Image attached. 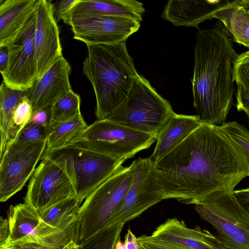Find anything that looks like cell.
<instances>
[{
	"label": "cell",
	"instance_id": "1",
	"mask_svg": "<svg viewBox=\"0 0 249 249\" xmlns=\"http://www.w3.org/2000/svg\"><path fill=\"white\" fill-rule=\"evenodd\" d=\"M164 199L196 204L215 192L234 191L248 168L219 125L202 123L184 141L153 163Z\"/></svg>",
	"mask_w": 249,
	"mask_h": 249
},
{
	"label": "cell",
	"instance_id": "2",
	"mask_svg": "<svg viewBox=\"0 0 249 249\" xmlns=\"http://www.w3.org/2000/svg\"><path fill=\"white\" fill-rule=\"evenodd\" d=\"M194 46L193 104L202 123L221 125L233 105L236 54L227 29H199Z\"/></svg>",
	"mask_w": 249,
	"mask_h": 249
},
{
	"label": "cell",
	"instance_id": "3",
	"mask_svg": "<svg viewBox=\"0 0 249 249\" xmlns=\"http://www.w3.org/2000/svg\"><path fill=\"white\" fill-rule=\"evenodd\" d=\"M87 48L83 71L95 92L96 117L103 120L125 100L140 74L125 42L88 45Z\"/></svg>",
	"mask_w": 249,
	"mask_h": 249
},
{
	"label": "cell",
	"instance_id": "4",
	"mask_svg": "<svg viewBox=\"0 0 249 249\" xmlns=\"http://www.w3.org/2000/svg\"><path fill=\"white\" fill-rule=\"evenodd\" d=\"M132 175L130 166L121 165L86 197L74 225L75 243L80 245L107 227L126 195Z\"/></svg>",
	"mask_w": 249,
	"mask_h": 249
},
{
	"label": "cell",
	"instance_id": "5",
	"mask_svg": "<svg viewBox=\"0 0 249 249\" xmlns=\"http://www.w3.org/2000/svg\"><path fill=\"white\" fill-rule=\"evenodd\" d=\"M174 113L170 103L140 75L125 100L106 119L151 134L156 139Z\"/></svg>",
	"mask_w": 249,
	"mask_h": 249
},
{
	"label": "cell",
	"instance_id": "6",
	"mask_svg": "<svg viewBox=\"0 0 249 249\" xmlns=\"http://www.w3.org/2000/svg\"><path fill=\"white\" fill-rule=\"evenodd\" d=\"M201 218L216 231L220 249H249V214L233 191H218L195 204Z\"/></svg>",
	"mask_w": 249,
	"mask_h": 249
},
{
	"label": "cell",
	"instance_id": "7",
	"mask_svg": "<svg viewBox=\"0 0 249 249\" xmlns=\"http://www.w3.org/2000/svg\"><path fill=\"white\" fill-rule=\"evenodd\" d=\"M43 159L52 160L66 173L80 204L124 162L72 145L55 150L46 148Z\"/></svg>",
	"mask_w": 249,
	"mask_h": 249
},
{
	"label": "cell",
	"instance_id": "8",
	"mask_svg": "<svg viewBox=\"0 0 249 249\" xmlns=\"http://www.w3.org/2000/svg\"><path fill=\"white\" fill-rule=\"evenodd\" d=\"M156 140V137L151 134L105 119L97 120L88 125L68 145L124 162L139 151L150 147Z\"/></svg>",
	"mask_w": 249,
	"mask_h": 249
},
{
	"label": "cell",
	"instance_id": "9",
	"mask_svg": "<svg viewBox=\"0 0 249 249\" xmlns=\"http://www.w3.org/2000/svg\"><path fill=\"white\" fill-rule=\"evenodd\" d=\"M130 166L133 173L130 186L107 227L125 223L164 199V192L158 181L150 157L139 158Z\"/></svg>",
	"mask_w": 249,
	"mask_h": 249
},
{
	"label": "cell",
	"instance_id": "10",
	"mask_svg": "<svg viewBox=\"0 0 249 249\" xmlns=\"http://www.w3.org/2000/svg\"><path fill=\"white\" fill-rule=\"evenodd\" d=\"M47 147V141L13 142L0 157V201L19 191L32 176Z\"/></svg>",
	"mask_w": 249,
	"mask_h": 249
},
{
	"label": "cell",
	"instance_id": "11",
	"mask_svg": "<svg viewBox=\"0 0 249 249\" xmlns=\"http://www.w3.org/2000/svg\"><path fill=\"white\" fill-rule=\"evenodd\" d=\"M36 23V10L17 37L6 46L8 61L6 69L1 74L2 82L11 89L27 90L37 80L34 40Z\"/></svg>",
	"mask_w": 249,
	"mask_h": 249
},
{
	"label": "cell",
	"instance_id": "12",
	"mask_svg": "<svg viewBox=\"0 0 249 249\" xmlns=\"http://www.w3.org/2000/svg\"><path fill=\"white\" fill-rule=\"evenodd\" d=\"M29 182L25 203L36 212L76 196L70 178L56 164L41 159Z\"/></svg>",
	"mask_w": 249,
	"mask_h": 249
},
{
	"label": "cell",
	"instance_id": "13",
	"mask_svg": "<svg viewBox=\"0 0 249 249\" xmlns=\"http://www.w3.org/2000/svg\"><path fill=\"white\" fill-rule=\"evenodd\" d=\"M10 236L6 245L34 242L61 249L73 235L45 223L37 212L26 204L11 205L7 212Z\"/></svg>",
	"mask_w": 249,
	"mask_h": 249
},
{
	"label": "cell",
	"instance_id": "14",
	"mask_svg": "<svg viewBox=\"0 0 249 249\" xmlns=\"http://www.w3.org/2000/svg\"><path fill=\"white\" fill-rule=\"evenodd\" d=\"M73 38L87 46L113 45L125 42L140 27L141 22L132 18L103 16L71 20Z\"/></svg>",
	"mask_w": 249,
	"mask_h": 249
},
{
	"label": "cell",
	"instance_id": "15",
	"mask_svg": "<svg viewBox=\"0 0 249 249\" xmlns=\"http://www.w3.org/2000/svg\"><path fill=\"white\" fill-rule=\"evenodd\" d=\"M34 40L37 79L63 56L59 29L51 0H37Z\"/></svg>",
	"mask_w": 249,
	"mask_h": 249
},
{
	"label": "cell",
	"instance_id": "16",
	"mask_svg": "<svg viewBox=\"0 0 249 249\" xmlns=\"http://www.w3.org/2000/svg\"><path fill=\"white\" fill-rule=\"evenodd\" d=\"M71 71V65L62 56L36 80L27 95L33 113L52 106L72 90L69 79Z\"/></svg>",
	"mask_w": 249,
	"mask_h": 249
},
{
	"label": "cell",
	"instance_id": "17",
	"mask_svg": "<svg viewBox=\"0 0 249 249\" xmlns=\"http://www.w3.org/2000/svg\"><path fill=\"white\" fill-rule=\"evenodd\" d=\"M151 236L186 249H220L215 235L199 226L189 228L183 221L176 218L168 219Z\"/></svg>",
	"mask_w": 249,
	"mask_h": 249
},
{
	"label": "cell",
	"instance_id": "18",
	"mask_svg": "<svg viewBox=\"0 0 249 249\" xmlns=\"http://www.w3.org/2000/svg\"><path fill=\"white\" fill-rule=\"evenodd\" d=\"M145 11L143 3L134 0H77L64 22L103 16L128 17L140 22Z\"/></svg>",
	"mask_w": 249,
	"mask_h": 249
},
{
	"label": "cell",
	"instance_id": "19",
	"mask_svg": "<svg viewBox=\"0 0 249 249\" xmlns=\"http://www.w3.org/2000/svg\"><path fill=\"white\" fill-rule=\"evenodd\" d=\"M225 0H169L164 6L161 18L176 26L197 27L207 19L213 18L214 12Z\"/></svg>",
	"mask_w": 249,
	"mask_h": 249
},
{
	"label": "cell",
	"instance_id": "20",
	"mask_svg": "<svg viewBox=\"0 0 249 249\" xmlns=\"http://www.w3.org/2000/svg\"><path fill=\"white\" fill-rule=\"evenodd\" d=\"M202 124L197 115L175 113L156 137V144L150 158L153 163L159 160L184 141Z\"/></svg>",
	"mask_w": 249,
	"mask_h": 249
},
{
	"label": "cell",
	"instance_id": "21",
	"mask_svg": "<svg viewBox=\"0 0 249 249\" xmlns=\"http://www.w3.org/2000/svg\"><path fill=\"white\" fill-rule=\"evenodd\" d=\"M38 0H0V47L6 46L21 32L35 12Z\"/></svg>",
	"mask_w": 249,
	"mask_h": 249
},
{
	"label": "cell",
	"instance_id": "22",
	"mask_svg": "<svg viewBox=\"0 0 249 249\" xmlns=\"http://www.w3.org/2000/svg\"><path fill=\"white\" fill-rule=\"evenodd\" d=\"M213 18L220 20L235 42L249 49V12L239 0H225Z\"/></svg>",
	"mask_w": 249,
	"mask_h": 249
},
{
	"label": "cell",
	"instance_id": "23",
	"mask_svg": "<svg viewBox=\"0 0 249 249\" xmlns=\"http://www.w3.org/2000/svg\"><path fill=\"white\" fill-rule=\"evenodd\" d=\"M80 204L74 196L37 213L47 224L72 235L73 238L74 225Z\"/></svg>",
	"mask_w": 249,
	"mask_h": 249
},
{
	"label": "cell",
	"instance_id": "24",
	"mask_svg": "<svg viewBox=\"0 0 249 249\" xmlns=\"http://www.w3.org/2000/svg\"><path fill=\"white\" fill-rule=\"evenodd\" d=\"M29 90V89H28ZM27 90L11 89L2 82L0 87V157L10 142L12 121L15 110Z\"/></svg>",
	"mask_w": 249,
	"mask_h": 249
},
{
	"label": "cell",
	"instance_id": "25",
	"mask_svg": "<svg viewBox=\"0 0 249 249\" xmlns=\"http://www.w3.org/2000/svg\"><path fill=\"white\" fill-rule=\"evenodd\" d=\"M88 126L81 113L67 121L52 122L46 148L55 150L66 146Z\"/></svg>",
	"mask_w": 249,
	"mask_h": 249
},
{
	"label": "cell",
	"instance_id": "26",
	"mask_svg": "<svg viewBox=\"0 0 249 249\" xmlns=\"http://www.w3.org/2000/svg\"><path fill=\"white\" fill-rule=\"evenodd\" d=\"M220 126L224 135L231 142L242 157L249 172V131L236 121L225 123Z\"/></svg>",
	"mask_w": 249,
	"mask_h": 249
},
{
	"label": "cell",
	"instance_id": "27",
	"mask_svg": "<svg viewBox=\"0 0 249 249\" xmlns=\"http://www.w3.org/2000/svg\"><path fill=\"white\" fill-rule=\"evenodd\" d=\"M80 96L72 90L52 106V122H65L81 114Z\"/></svg>",
	"mask_w": 249,
	"mask_h": 249
},
{
	"label": "cell",
	"instance_id": "28",
	"mask_svg": "<svg viewBox=\"0 0 249 249\" xmlns=\"http://www.w3.org/2000/svg\"><path fill=\"white\" fill-rule=\"evenodd\" d=\"M124 224L117 223L105 228L79 245V249H114Z\"/></svg>",
	"mask_w": 249,
	"mask_h": 249
},
{
	"label": "cell",
	"instance_id": "29",
	"mask_svg": "<svg viewBox=\"0 0 249 249\" xmlns=\"http://www.w3.org/2000/svg\"><path fill=\"white\" fill-rule=\"evenodd\" d=\"M234 79L236 93L249 96V49L235 54L233 62Z\"/></svg>",
	"mask_w": 249,
	"mask_h": 249
},
{
	"label": "cell",
	"instance_id": "30",
	"mask_svg": "<svg viewBox=\"0 0 249 249\" xmlns=\"http://www.w3.org/2000/svg\"><path fill=\"white\" fill-rule=\"evenodd\" d=\"M33 113L31 103L26 96L21 99L14 112L9 143L15 139L20 130L28 123Z\"/></svg>",
	"mask_w": 249,
	"mask_h": 249
},
{
	"label": "cell",
	"instance_id": "31",
	"mask_svg": "<svg viewBox=\"0 0 249 249\" xmlns=\"http://www.w3.org/2000/svg\"><path fill=\"white\" fill-rule=\"evenodd\" d=\"M49 132V129L45 127L28 123L20 130L13 142H38L46 141Z\"/></svg>",
	"mask_w": 249,
	"mask_h": 249
},
{
	"label": "cell",
	"instance_id": "32",
	"mask_svg": "<svg viewBox=\"0 0 249 249\" xmlns=\"http://www.w3.org/2000/svg\"><path fill=\"white\" fill-rule=\"evenodd\" d=\"M141 249H186L174 244L162 241L151 235H143L138 237Z\"/></svg>",
	"mask_w": 249,
	"mask_h": 249
},
{
	"label": "cell",
	"instance_id": "33",
	"mask_svg": "<svg viewBox=\"0 0 249 249\" xmlns=\"http://www.w3.org/2000/svg\"><path fill=\"white\" fill-rule=\"evenodd\" d=\"M77 0H62L52 2V11L54 18L57 23L61 19L64 21L69 12Z\"/></svg>",
	"mask_w": 249,
	"mask_h": 249
},
{
	"label": "cell",
	"instance_id": "34",
	"mask_svg": "<svg viewBox=\"0 0 249 249\" xmlns=\"http://www.w3.org/2000/svg\"><path fill=\"white\" fill-rule=\"evenodd\" d=\"M51 122L52 106H50L34 112L28 123L49 129Z\"/></svg>",
	"mask_w": 249,
	"mask_h": 249
},
{
	"label": "cell",
	"instance_id": "35",
	"mask_svg": "<svg viewBox=\"0 0 249 249\" xmlns=\"http://www.w3.org/2000/svg\"><path fill=\"white\" fill-rule=\"evenodd\" d=\"M0 249H60L50 245L34 242H18L0 247Z\"/></svg>",
	"mask_w": 249,
	"mask_h": 249
},
{
	"label": "cell",
	"instance_id": "36",
	"mask_svg": "<svg viewBox=\"0 0 249 249\" xmlns=\"http://www.w3.org/2000/svg\"><path fill=\"white\" fill-rule=\"evenodd\" d=\"M10 236V226L8 218H0V247L5 246Z\"/></svg>",
	"mask_w": 249,
	"mask_h": 249
},
{
	"label": "cell",
	"instance_id": "37",
	"mask_svg": "<svg viewBox=\"0 0 249 249\" xmlns=\"http://www.w3.org/2000/svg\"><path fill=\"white\" fill-rule=\"evenodd\" d=\"M233 195L249 214V187L234 191Z\"/></svg>",
	"mask_w": 249,
	"mask_h": 249
},
{
	"label": "cell",
	"instance_id": "38",
	"mask_svg": "<svg viewBox=\"0 0 249 249\" xmlns=\"http://www.w3.org/2000/svg\"><path fill=\"white\" fill-rule=\"evenodd\" d=\"M124 244L125 249H141L138 238L130 229L127 231Z\"/></svg>",
	"mask_w": 249,
	"mask_h": 249
},
{
	"label": "cell",
	"instance_id": "39",
	"mask_svg": "<svg viewBox=\"0 0 249 249\" xmlns=\"http://www.w3.org/2000/svg\"><path fill=\"white\" fill-rule=\"evenodd\" d=\"M236 107L239 111H243L249 116V96L236 93Z\"/></svg>",
	"mask_w": 249,
	"mask_h": 249
},
{
	"label": "cell",
	"instance_id": "40",
	"mask_svg": "<svg viewBox=\"0 0 249 249\" xmlns=\"http://www.w3.org/2000/svg\"><path fill=\"white\" fill-rule=\"evenodd\" d=\"M8 49L7 46L0 47V71L2 73L6 69L8 61Z\"/></svg>",
	"mask_w": 249,
	"mask_h": 249
},
{
	"label": "cell",
	"instance_id": "41",
	"mask_svg": "<svg viewBox=\"0 0 249 249\" xmlns=\"http://www.w3.org/2000/svg\"><path fill=\"white\" fill-rule=\"evenodd\" d=\"M79 246L73 240L64 245L60 249H79Z\"/></svg>",
	"mask_w": 249,
	"mask_h": 249
},
{
	"label": "cell",
	"instance_id": "42",
	"mask_svg": "<svg viewBox=\"0 0 249 249\" xmlns=\"http://www.w3.org/2000/svg\"><path fill=\"white\" fill-rule=\"evenodd\" d=\"M121 237L119 238L116 242L114 249H125L124 244L121 241Z\"/></svg>",
	"mask_w": 249,
	"mask_h": 249
},
{
	"label": "cell",
	"instance_id": "43",
	"mask_svg": "<svg viewBox=\"0 0 249 249\" xmlns=\"http://www.w3.org/2000/svg\"><path fill=\"white\" fill-rule=\"evenodd\" d=\"M239 3L249 12V0H239Z\"/></svg>",
	"mask_w": 249,
	"mask_h": 249
},
{
	"label": "cell",
	"instance_id": "44",
	"mask_svg": "<svg viewBox=\"0 0 249 249\" xmlns=\"http://www.w3.org/2000/svg\"><path fill=\"white\" fill-rule=\"evenodd\" d=\"M248 117L249 121V116H248Z\"/></svg>",
	"mask_w": 249,
	"mask_h": 249
}]
</instances>
